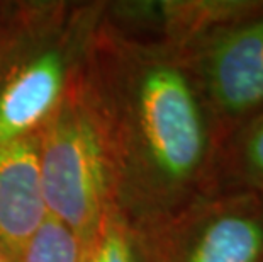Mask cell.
<instances>
[{"label":"cell","mask_w":263,"mask_h":262,"mask_svg":"<svg viewBox=\"0 0 263 262\" xmlns=\"http://www.w3.org/2000/svg\"><path fill=\"white\" fill-rule=\"evenodd\" d=\"M36 142L48 215L85 238L116 203L107 150L80 75L39 128Z\"/></svg>","instance_id":"cell-3"},{"label":"cell","mask_w":263,"mask_h":262,"mask_svg":"<svg viewBox=\"0 0 263 262\" xmlns=\"http://www.w3.org/2000/svg\"><path fill=\"white\" fill-rule=\"evenodd\" d=\"M241 162L245 170L263 181V118L250 128L241 143Z\"/></svg>","instance_id":"cell-9"},{"label":"cell","mask_w":263,"mask_h":262,"mask_svg":"<svg viewBox=\"0 0 263 262\" xmlns=\"http://www.w3.org/2000/svg\"><path fill=\"white\" fill-rule=\"evenodd\" d=\"M134 235L138 262H263V208L205 194Z\"/></svg>","instance_id":"cell-4"},{"label":"cell","mask_w":263,"mask_h":262,"mask_svg":"<svg viewBox=\"0 0 263 262\" xmlns=\"http://www.w3.org/2000/svg\"><path fill=\"white\" fill-rule=\"evenodd\" d=\"M177 51L211 118H239L263 106V15L214 24Z\"/></svg>","instance_id":"cell-5"},{"label":"cell","mask_w":263,"mask_h":262,"mask_svg":"<svg viewBox=\"0 0 263 262\" xmlns=\"http://www.w3.org/2000/svg\"><path fill=\"white\" fill-rule=\"evenodd\" d=\"M80 83L107 150L116 209L133 228L205 196L212 118L175 48L117 29L102 12Z\"/></svg>","instance_id":"cell-1"},{"label":"cell","mask_w":263,"mask_h":262,"mask_svg":"<svg viewBox=\"0 0 263 262\" xmlns=\"http://www.w3.org/2000/svg\"><path fill=\"white\" fill-rule=\"evenodd\" d=\"M2 7H4V2H0V12H2Z\"/></svg>","instance_id":"cell-11"},{"label":"cell","mask_w":263,"mask_h":262,"mask_svg":"<svg viewBox=\"0 0 263 262\" xmlns=\"http://www.w3.org/2000/svg\"><path fill=\"white\" fill-rule=\"evenodd\" d=\"M80 262H138L134 228L116 208L83 238Z\"/></svg>","instance_id":"cell-7"},{"label":"cell","mask_w":263,"mask_h":262,"mask_svg":"<svg viewBox=\"0 0 263 262\" xmlns=\"http://www.w3.org/2000/svg\"><path fill=\"white\" fill-rule=\"evenodd\" d=\"M83 238L60 220L48 216L34 232L17 262H80Z\"/></svg>","instance_id":"cell-8"},{"label":"cell","mask_w":263,"mask_h":262,"mask_svg":"<svg viewBox=\"0 0 263 262\" xmlns=\"http://www.w3.org/2000/svg\"><path fill=\"white\" fill-rule=\"evenodd\" d=\"M36 135L0 147V250L17 262L21 250L48 218Z\"/></svg>","instance_id":"cell-6"},{"label":"cell","mask_w":263,"mask_h":262,"mask_svg":"<svg viewBox=\"0 0 263 262\" xmlns=\"http://www.w3.org/2000/svg\"><path fill=\"white\" fill-rule=\"evenodd\" d=\"M0 262H12V260H10V259L7 257V255H5V254L2 252V250H0Z\"/></svg>","instance_id":"cell-10"},{"label":"cell","mask_w":263,"mask_h":262,"mask_svg":"<svg viewBox=\"0 0 263 262\" xmlns=\"http://www.w3.org/2000/svg\"><path fill=\"white\" fill-rule=\"evenodd\" d=\"M105 2H4L0 147L36 135L80 75Z\"/></svg>","instance_id":"cell-2"}]
</instances>
